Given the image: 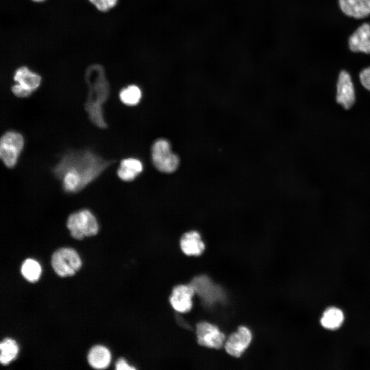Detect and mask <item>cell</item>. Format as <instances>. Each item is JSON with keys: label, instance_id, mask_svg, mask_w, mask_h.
I'll list each match as a JSON object with an SVG mask.
<instances>
[{"label": "cell", "instance_id": "1", "mask_svg": "<svg viewBox=\"0 0 370 370\" xmlns=\"http://www.w3.org/2000/svg\"><path fill=\"white\" fill-rule=\"evenodd\" d=\"M112 163L89 150L69 151L61 157L53 172L62 180L65 191L76 193L95 180Z\"/></svg>", "mask_w": 370, "mask_h": 370}, {"label": "cell", "instance_id": "2", "mask_svg": "<svg viewBox=\"0 0 370 370\" xmlns=\"http://www.w3.org/2000/svg\"><path fill=\"white\" fill-rule=\"evenodd\" d=\"M85 79L88 88L85 109L93 124L99 128H106L103 105L109 96V86L103 67L98 64L89 66L85 71Z\"/></svg>", "mask_w": 370, "mask_h": 370}, {"label": "cell", "instance_id": "3", "mask_svg": "<svg viewBox=\"0 0 370 370\" xmlns=\"http://www.w3.org/2000/svg\"><path fill=\"white\" fill-rule=\"evenodd\" d=\"M66 226L71 236L81 240L85 237L94 236L99 231V225L94 214L87 209L71 214Z\"/></svg>", "mask_w": 370, "mask_h": 370}, {"label": "cell", "instance_id": "4", "mask_svg": "<svg viewBox=\"0 0 370 370\" xmlns=\"http://www.w3.org/2000/svg\"><path fill=\"white\" fill-rule=\"evenodd\" d=\"M51 264L57 274L65 277L73 275L81 267L82 261L75 249L63 247L53 252Z\"/></svg>", "mask_w": 370, "mask_h": 370}, {"label": "cell", "instance_id": "5", "mask_svg": "<svg viewBox=\"0 0 370 370\" xmlns=\"http://www.w3.org/2000/svg\"><path fill=\"white\" fill-rule=\"evenodd\" d=\"M152 158L156 168L163 173L174 172L179 164L178 157L171 151L168 141L164 139H158L153 144Z\"/></svg>", "mask_w": 370, "mask_h": 370}, {"label": "cell", "instance_id": "6", "mask_svg": "<svg viewBox=\"0 0 370 370\" xmlns=\"http://www.w3.org/2000/svg\"><path fill=\"white\" fill-rule=\"evenodd\" d=\"M23 136L15 131L5 133L0 140V157L4 164L9 168H13L24 147Z\"/></svg>", "mask_w": 370, "mask_h": 370}, {"label": "cell", "instance_id": "7", "mask_svg": "<svg viewBox=\"0 0 370 370\" xmlns=\"http://www.w3.org/2000/svg\"><path fill=\"white\" fill-rule=\"evenodd\" d=\"M195 334L198 344L208 348L219 349L224 344L226 337L218 327L206 321L198 322Z\"/></svg>", "mask_w": 370, "mask_h": 370}, {"label": "cell", "instance_id": "8", "mask_svg": "<svg viewBox=\"0 0 370 370\" xmlns=\"http://www.w3.org/2000/svg\"><path fill=\"white\" fill-rule=\"evenodd\" d=\"M195 291L189 284H180L173 287L169 298L170 304L175 311L185 313L193 307Z\"/></svg>", "mask_w": 370, "mask_h": 370}, {"label": "cell", "instance_id": "9", "mask_svg": "<svg viewBox=\"0 0 370 370\" xmlns=\"http://www.w3.org/2000/svg\"><path fill=\"white\" fill-rule=\"evenodd\" d=\"M189 284L194 289L195 293L207 304H212L223 299L221 288L205 275L194 277Z\"/></svg>", "mask_w": 370, "mask_h": 370}, {"label": "cell", "instance_id": "10", "mask_svg": "<svg viewBox=\"0 0 370 370\" xmlns=\"http://www.w3.org/2000/svg\"><path fill=\"white\" fill-rule=\"evenodd\" d=\"M252 338L251 332L248 328L240 326L225 341V349L230 355L239 357L249 346Z\"/></svg>", "mask_w": 370, "mask_h": 370}, {"label": "cell", "instance_id": "11", "mask_svg": "<svg viewBox=\"0 0 370 370\" xmlns=\"http://www.w3.org/2000/svg\"><path fill=\"white\" fill-rule=\"evenodd\" d=\"M354 86L350 75L346 70L339 73L337 84L336 100L345 109H349L355 101Z\"/></svg>", "mask_w": 370, "mask_h": 370}, {"label": "cell", "instance_id": "12", "mask_svg": "<svg viewBox=\"0 0 370 370\" xmlns=\"http://www.w3.org/2000/svg\"><path fill=\"white\" fill-rule=\"evenodd\" d=\"M348 43L353 52L370 54V23L359 26L349 37Z\"/></svg>", "mask_w": 370, "mask_h": 370}, {"label": "cell", "instance_id": "13", "mask_svg": "<svg viewBox=\"0 0 370 370\" xmlns=\"http://www.w3.org/2000/svg\"><path fill=\"white\" fill-rule=\"evenodd\" d=\"M180 246L181 251L187 256H199L206 248L200 234L196 231L185 233L180 239Z\"/></svg>", "mask_w": 370, "mask_h": 370}, {"label": "cell", "instance_id": "14", "mask_svg": "<svg viewBox=\"0 0 370 370\" xmlns=\"http://www.w3.org/2000/svg\"><path fill=\"white\" fill-rule=\"evenodd\" d=\"M13 79L22 87L32 94L40 86L42 78L27 66H22L15 70Z\"/></svg>", "mask_w": 370, "mask_h": 370}, {"label": "cell", "instance_id": "15", "mask_svg": "<svg viewBox=\"0 0 370 370\" xmlns=\"http://www.w3.org/2000/svg\"><path fill=\"white\" fill-rule=\"evenodd\" d=\"M339 7L346 15L361 19L370 15V0H338Z\"/></svg>", "mask_w": 370, "mask_h": 370}, {"label": "cell", "instance_id": "16", "mask_svg": "<svg viewBox=\"0 0 370 370\" xmlns=\"http://www.w3.org/2000/svg\"><path fill=\"white\" fill-rule=\"evenodd\" d=\"M143 170L141 162L136 158H129L122 160L117 171L118 177L122 180H133Z\"/></svg>", "mask_w": 370, "mask_h": 370}, {"label": "cell", "instance_id": "17", "mask_svg": "<svg viewBox=\"0 0 370 370\" xmlns=\"http://www.w3.org/2000/svg\"><path fill=\"white\" fill-rule=\"evenodd\" d=\"M111 359L110 351L102 345L94 346L88 355L89 364L96 369H104L107 367L110 364Z\"/></svg>", "mask_w": 370, "mask_h": 370}, {"label": "cell", "instance_id": "18", "mask_svg": "<svg viewBox=\"0 0 370 370\" xmlns=\"http://www.w3.org/2000/svg\"><path fill=\"white\" fill-rule=\"evenodd\" d=\"M344 318V314L340 309L331 307L326 309L323 312L320 322L324 328L335 329L341 325Z\"/></svg>", "mask_w": 370, "mask_h": 370}, {"label": "cell", "instance_id": "19", "mask_svg": "<svg viewBox=\"0 0 370 370\" xmlns=\"http://www.w3.org/2000/svg\"><path fill=\"white\" fill-rule=\"evenodd\" d=\"M0 362L6 365L16 357L18 348L16 342L11 339L7 338L0 344Z\"/></svg>", "mask_w": 370, "mask_h": 370}, {"label": "cell", "instance_id": "20", "mask_svg": "<svg viewBox=\"0 0 370 370\" xmlns=\"http://www.w3.org/2000/svg\"><path fill=\"white\" fill-rule=\"evenodd\" d=\"M21 273L29 282H35L41 275V267L36 261L28 258L24 261L21 266Z\"/></svg>", "mask_w": 370, "mask_h": 370}, {"label": "cell", "instance_id": "21", "mask_svg": "<svg viewBox=\"0 0 370 370\" xmlns=\"http://www.w3.org/2000/svg\"><path fill=\"white\" fill-rule=\"evenodd\" d=\"M119 97L124 104L130 106L135 105L140 101L141 91L137 86L130 85L121 90Z\"/></svg>", "mask_w": 370, "mask_h": 370}, {"label": "cell", "instance_id": "22", "mask_svg": "<svg viewBox=\"0 0 370 370\" xmlns=\"http://www.w3.org/2000/svg\"><path fill=\"white\" fill-rule=\"evenodd\" d=\"M98 11L101 12H107L115 8L119 3V0H88Z\"/></svg>", "mask_w": 370, "mask_h": 370}, {"label": "cell", "instance_id": "23", "mask_svg": "<svg viewBox=\"0 0 370 370\" xmlns=\"http://www.w3.org/2000/svg\"><path fill=\"white\" fill-rule=\"evenodd\" d=\"M359 78L362 85L370 91V66L364 68L360 72Z\"/></svg>", "mask_w": 370, "mask_h": 370}, {"label": "cell", "instance_id": "24", "mask_svg": "<svg viewBox=\"0 0 370 370\" xmlns=\"http://www.w3.org/2000/svg\"><path fill=\"white\" fill-rule=\"evenodd\" d=\"M116 370H135L137 368L132 365L128 361L124 358H120L118 359L116 364Z\"/></svg>", "mask_w": 370, "mask_h": 370}, {"label": "cell", "instance_id": "25", "mask_svg": "<svg viewBox=\"0 0 370 370\" xmlns=\"http://www.w3.org/2000/svg\"><path fill=\"white\" fill-rule=\"evenodd\" d=\"M11 90L15 96L19 98L28 97L32 94L17 83L11 87Z\"/></svg>", "mask_w": 370, "mask_h": 370}, {"label": "cell", "instance_id": "26", "mask_svg": "<svg viewBox=\"0 0 370 370\" xmlns=\"http://www.w3.org/2000/svg\"><path fill=\"white\" fill-rule=\"evenodd\" d=\"M31 2L35 3H42L45 2L46 0H30Z\"/></svg>", "mask_w": 370, "mask_h": 370}]
</instances>
